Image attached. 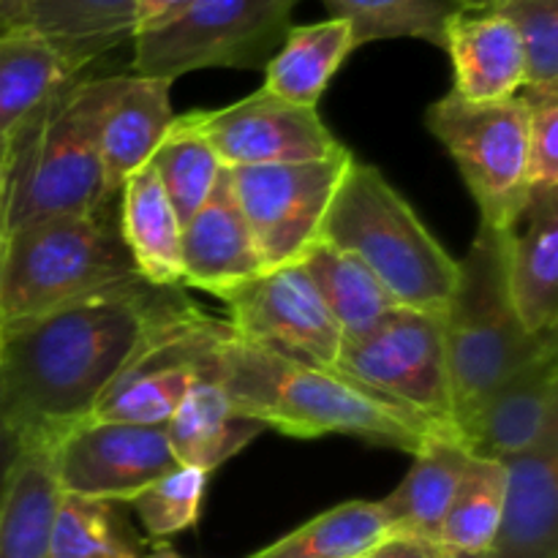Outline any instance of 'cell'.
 Segmentation results:
<instances>
[{
    "mask_svg": "<svg viewBox=\"0 0 558 558\" xmlns=\"http://www.w3.org/2000/svg\"><path fill=\"white\" fill-rule=\"evenodd\" d=\"M33 31V0H0V36Z\"/></svg>",
    "mask_w": 558,
    "mask_h": 558,
    "instance_id": "f35d334b",
    "label": "cell"
},
{
    "mask_svg": "<svg viewBox=\"0 0 558 558\" xmlns=\"http://www.w3.org/2000/svg\"><path fill=\"white\" fill-rule=\"evenodd\" d=\"M80 74L33 31L0 36V158L16 129Z\"/></svg>",
    "mask_w": 558,
    "mask_h": 558,
    "instance_id": "4316f807",
    "label": "cell"
},
{
    "mask_svg": "<svg viewBox=\"0 0 558 558\" xmlns=\"http://www.w3.org/2000/svg\"><path fill=\"white\" fill-rule=\"evenodd\" d=\"M558 425V352L532 365L499 387L466 430L474 456L510 461L545 439Z\"/></svg>",
    "mask_w": 558,
    "mask_h": 558,
    "instance_id": "e0dca14e",
    "label": "cell"
},
{
    "mask_svg": "<svg viewBox=\"0 0 558 558\" xmlns=\"http://www.w3.org/2000/svg\"><path fill=\"white\" fill-rule=\"evenodd\" d=\"M22 450V441L16 436L14 425L9 423L5 417V409L3 401H0V505H3V494H5V485H9V474L14 469L16 458H20Z\"/></svg>",
    "mask_w": 558,
    "mask_h": 558,
    "instance_id": "74e56055",
    "label": "cell"
},
{
    "mask_svg": "<svg viewBox=\"0 0 558 558\" xmlns=\"http://www.w3.org/2000/svg\"><path fill=\"white\" fill-rule=\"evenodd\" d=\"M123 505L60 494L47 558H142V543L120 512Z\"/></svg>",
    "mask_w": 558,
    "mask_h": 558,
    "instance_id": "4dcf8cb0",
    "label": "cell"
},
{
    "mask_svg": "<svg viewBox=\"0 0 558 558\" xmlns=\"http://www.w3.org/2000/svg\"><path fill=\"white\" fill-rule=\"evenodd\" d=\"M390 537L381 501H343L248 558H363Z\"/></svg>",
    "mask_w": 558,
    "mask_h": 558,
    "instance_id": "f1b7e54d",
    "label": "cell"
},
{
    "mask_svg": "<svg viewBox=\"0 0 558 558\" xmlns=\"http://www.w3.org/2000/svg\"><path fill=\"white\" fill-rule=\"evenodd\" d=\"M300 0H189L134 33L131 69L174 82L202 69H265L292 27Z\"/></svg>",
    "mask_w": 558,
    "mask_h": 558,
    "instance_id": "52a82bcc",
    "label": "cell"
},
{
    "mask_svg": "<svg viewBox=\"0 0 558 558\" xmlns=\"http://www.w3.org/2000/svg\"><path fill=\"white\" fill-rule=\"evenodd\" d=\"M363 558H371V554H368V556H363Z\"/></svg>",
    "mask_w": 558,
    "mask_h": 558,
    "instance_id": "f6af8a7d",
    "label": "cell"
},
{
    "mask_svg": "<svg viewBox=\"0 0 558 558\" xmlns=\"http://www.w3.org/2000/svg\"><path fill=\"white\" fill-rule=\"evenodd\" d=\"M60 494L129 505L158 477L180 466L167 425L82 423L52 447Z\"/></svg>",
    "mask_w": 558,
    "mask_h": 558,
    "instance_id": "4fadbf2b",
    "label": "cell"
},
{
    "mask_svg": "<svg viewBox=\"0 0 558 558\" xmlns=\"http://www.w3.org/2000/svg\"><path fill=\"white\" fill-rule=\"evenodd\" d=\"M185 3H189V0H136V31L167 20L174 11L183 9Z\"/></svg>",
    "mask_w": 558,
    "mask_h": 558,
    "instance_id": "ab89813d",
    "label": "cell"
},
{
    "mask_svg": "<svg viewBox=\"0 0 558 558\" xmlns=\"http://www.w3.org/2000/svg\"><path fill=\"white\" fill-rule=\"evenodd\" d=\"M172 82L123 74L101 123V167L109 194L156 156L174 123Z\"/></svg>",
    "mask_w": 558,
    "mask_h": 558,
    "instance_id": "ffe728a7",
    "label": "cell"
},
{
    "mask_svg": "<svg viewBox=\"0 0 558 558\" xmlns=\"http://www.w3.org/2000/svg\"><path fill=\"white\" fill-rule=\"evenodd\" d=\"M142 558H185V556H180L178 550L172 548V545H167V543H156V545H153L150 554H145Z\"/></svg>",
    "mask_w": 558,
    "mask_h": 558,
    "instance_id": "60d3db41",
    "label": "cell"
},
{
    "mask_svg": "<svg viewBox=\"0 0 558 558\" xmlns=\"http://www.w3.org/2000/svg\"><path fill=\"white\" fill-rule=\"evenodd\" d=\"M118 223L142 281L150 287H183V221L150 163L120 185Z\"/></svg>",
    "mask_w": 558,
    "mask_h": 558,
    "instance_id": "7402d4cb",
    "label": "cell"
},
{
    "mask_svg": "<svg viewBox=\"0 0 558 558\" xmlns=\"http://www.w3.org/2000/svg\"><path fill=\"white\" fill-rule=\"evenodd\" d=\"M412 456L414 461L401 485L379 499L390 521V534L441 543L447 510L474 452L469 450L463 436L436 430Z\"/></svg>",
    "mask_w": 558,
    "mask_h": 558,
    "instance_id": "44dd1931",
    "label": "cell"
},
{
    "mask_svg": "<svg viewBox=\"0 0 558 558\" xmlns=\"http://www.w3.org/2000/svg\"><path fill=\"white\" fill-rule=\"evenodd\" d=\"M505 281L518 319L532 336L558 332V189L529 191L501 229Z\"/></svg>",
    "mask_w": 558,
    "mask_h": 558,
    "instance_id": "9a60e30c",
    "label": "cell"
},
{
    "mask_svg": "<svg viewBox=\"0 0 558 558\" xmlns=\"http://www.w3.org/2000/svg\"><path fill=\"white\" fill-rule=\"evenodd\" d=\"M452 558H494L490 550H485V554H452Z\"/></svg>",
    "mask_w": 558,
    "mask_h": 558,
    "instance_id": "ee69618b",
    "label": "cell"
},
{
    "mask_svg": "<svg viewBox=\"0 0 558 558\" xmlns=\"http://www.w3.org/2000/svg\"><path fill=\"white\" fill-rule=\"evenodd\" d=\"M33 33L74 69L93 71L136 33V0H33Z\"/></svg>",
    "mask_w": 558,
    "mask_h": 558,
    "instance_id": "cb8c5ba5",
    "label": "cell"
},
{
    "mask_svg": "<svg viewBox=\"0 0 558 558\" xmlns=\"http://www.w3.org/2000/svg\"><path fill=\"white\" fill-rule=\"evenodd\" d=\"M134 281L142 278L120 238L118 196L82 216L33 223L3 240L0 330Z\"/></svg>",
    "mask_w": 558,
    "mask_h": 558,
    "instance_id": "8992f818",
    "label": "cell"
},
{
    "mask_svg": "<svg viewBox=\"0 0 558 558\" xmlns=\"http://www.w3.org/2000/svg\"><path fill=\"white\" fill-rule=\"evenodd\" d=\"M445 347L452 417L463 441L483 403L505 381L534 360L558 352V332L532 336L512 308L501 229L480 223L466 259H461L456 294L445 311Z\"/></svg>",
    "mask_w": 558,
    "mask_h": 558,
    "instance_id": "5b68a950",
    "label": "cell"
},
{
    "mask_svg": "<svg viewBox=\"0 0 558 558\" xmlns=\"http://www.w3.org/2000/svg\"><path fill=\"white\" fill-rule=\"evenodd\" d=\"M352 158V150H343L319 161L227 169L265 270L298 265L319 243Z\"/></svg>",
    "mask_w": 558,
    "mask_h": 558,
    "instance_id": "30bf717a",
    "label": "cell"
},
{
    "mask_svg": "<svg viewBox=\"0 0 558 558\" xmlns=\"http://www.w3.org/2000/svg\"><path fill=\"white\" fill-rule=\"evenodd\" d=\"M123 74L85 71L16 129L0 158L3 229L14 234L114 199L101 167V123Z\"/></svg>",
    "mask_w": 558,
    "mask_h": 558,
    "instance_id": "3957f363",
    "label": "cell"
},
{
    "mask_svg": "<svg viewBox=\"0 0 558 558\" xmlns=\"http://www.w3.org/2000/svg\"><path fill=\"white\" fill-rule=\"evenodd\" d=\"M322 240L363 262L398 305L445 316L461 262L374 163L352 158L322 227Z\"/></svg>",
    "mask_w": 558,
    "mask_h": 558,
    "instance_id": "277c9868",
    "label": "cell"
},
{
    "mask_svg": "<svg viewBox=\"0 0 558 558\" xmlns=\"http://www.w3.org/2000/svg\"><path fill=\"white\" fill-rule=\"evenodd\" d=\"M196 305L183 287L107 289L0 330V401L22 445L87 423L131 363Z\"/></svg>",
    "mask_w": 558,
    "mask_h": 558,
    "instance_id": "6da1fadb",
    "label": "cell"
},
{
    "mask_svg": "<svg viewBox=\"0 0 558 558\" xmlns=\"http://www.w3.org/2000/svg\"><path fill=\"white\" fill-rule=\"evenodd\" d=\"M354 49L352 27L343 20L292 25L278 52L267 60L262 87L283 101L316 109Z\"/></svg>",
    "mask_w": 558,
    "mask_h": 558,
    "instance_id": "484cf974",
    "label": "cell"
},
{
    "mask_svg": "<svg viewBox=\"0 0 558 558\" xmlns=\"http://www.w3.org/2000/svg\"><path fill=\"white\" fill-rule=\"evenodd\" d=\"M456 85L452 93L472 104L505 101L526 85V63L515 27L494 9H463L445 31Z\"/></svg>",
    "mask_w": 558,
    "mask_h": 558,
    "instance_id": "d6986e66",
    "label": "cell"
},
{
    "mask_svg": "<svg viewBox=\"0 0 558 558\" xmlns=\"http://www.w3.org/2000/svg\"><path fill=\"white\" fill-rule=\"evenodd\" d=\"M425 125L456 161L480 207V223L505 229L529 199V107L523 93L505 101L472 104L450 90L430 104Z\"/></svg>",
    "mask_w": 558,
    "mask_h": 558,
    "instance_id": "ba28073f",
    "label": "cell"
},
{
    "mask_svg": "<svg viewBox=\"0 0 558 558\" xmlns=\"http://www.w3.org/2000/svg\"><path fill=\"white\" fill-rule=\"evenodd\" d=\"M238 341L336 368L343 332L322 303L303 265L276 267L221 300Z\"/></svg>",
    "mask_w": 558,
    "mask_h": 558,
    "instance_id": "7c38bea8",
    "label": "cell"
},
{
    "mask_svg": "<svg viewBox=\"0 0 558 558\" xmlns=\"http://www.w3.org/2000/svg\"><path fill=\"white\" fill-rule=\"evenodd\" d=\"M507 494L494 558H558V425L537 447L501 461Z\"/></svg>",
    "mask_w": 558,
    "mask_h": 558,
    "instance_id": "ac0fdd59",
    "label": "cell"
},
{
    "mask_svg": "<svg viewBox=\"0 0 558 558\" xmlns=\"http://www.w3.org/2000/svg\"><path fill=\"white\" fill-rule=\"evenodd\" d=\"M322 303L330 311L343 338H357L379 325L390 311L401 308L390 292L376 281L374 272L354 256L319 240L300 259Z\"/></svg>",
    "mask_w": 558,
    "mask_h": 558,
    "instance_id": "83f0119b",
    "label": "cell"
},
{
    "mask_svg": "<svg viewBox=\"0 0 558 558\" xmlns=\"http://www.w3.org/2000/svg\"><path fill=\"white\" fill-rule=\"evenodd\" d=\"M210 376L240 412L292 439L354 436L371 445L417 452L436 434L412 412L338 368L303 363L234 336L218 349Z\"/></svg>",
    "mask_w": 558,
    "mask_h": 558,
    "instance_id": "7a4b0ae2",
    "label": "cell"
},
{
    "mask_svg": "<svg viewBox=\"0 0 558 558\" xmlns=\"http://www.w3.org/2000/svg\"><path fill=\"white\" fill-rule=\"evenodd\" d=\"M507 494V466L496 458L472 456L461 474L441 526L450 554H485L494 548Z\"/></svg>",
    "mask_w": 558,
    "mask_h": 558,
    "instance_id": "1f68e13d",
    "label": "cell"
},
{
    "mask_svg": "<svg viewBox=\"0 0 558 558\" xmlns=\"http://www.w3.org/2000/svg\"><path fill=\"white\" fill-rule=\"evenodd\" d=\"M461 3H466L469 9H485V5H490L494 0H461Z\"/></svg>",
    "mask_w": 558,
    "mask_h": 558,
    "instance_id": "7bdbcfd3",
    "label": "cell"
},
{
    "mask_svg": "<svg viewBox=\"0 0 558 558\" xmlns=\"http://www.w3.org/2000/svg\"><path fill=\"white\" fill-rule=\"evenodd\" d=\"M207 480L210 474L202 469L174 466L129 501L153 543H167L174 534L196 529L205 505Z\"/></svg>",
    "mask_w": 558,
    "mask_h": 558,
    "instance_id": "836d02e7",
    "label": "cell"
},
{
    "mask_svg": "<svg viewBox=\"0 0 558 558\" xmlns=\"http://www.w3.org/2000/svg\"><path fill=\"white\" fill-rule=\"evenodd\" d=\"M330 20L352 27L354 47L387 38H420L445 47V31L456 14L469 9L461 0H322Z\"/></svg>",
    "mask_w": 558,
    "mask_h": 558,
    "instance_id": "f546056e",
    "label": "cell"
},
{
    "mask_svg": "<svg viewBox=\"0 0 558 558\" xmlns=\"http://www.w3.org/2000/svg\"><path fill=\"white\" fill-rule=\"evenodd\" d=\"M52 447L41 441L22 445L0 505V558H47L60 501Z\"/></svg>",
    "mask_w": 558,
    "mask_h": 558,
    "instance_id": "d4e9b609",
    "label": "cell"
},
{
    "mask_svg": "<svg viewBox=\"0 0 558 558\" xmlns=\"http://www.w3.org/2000/svg\"><path fill=\"white\" fill-rule=\"evenodd\" d=\"M150 167L156 169L158 183L163 185V194L169 196L183 223L205 205L223 174L221 158L194 129L189 114L174 118L172 129L158 145L156 156L150 158Z\"/></svg>",
    "mask_w": 558,
    "mask_h": 558,
    "instance_id": "d6a6232c",
    "label": "cell"
},
{
    "mask_svg": "<svg viewBox=\"0 0 558 558\" xmlns=\"http://www.w3.org/2000/svg\"><path fill=\"white\" fill-rule=\"evenodd\" d=\"M371 558H452V554L441 543H428V539L390 534V537L371 554Z\"/></svg>",
    "mask_w": 558,
    "mask_h": 558,
    "instance_id": "8d00e7d4",
    "label": "cell"
},
{
    "mask_svg": "<svg viewBox=\"0 0 558 558\" xmlns=\"http://www.w3.org/2000/svg\"><path fill=\"white\" fill-rule=\"evenodd\" d=\"M180 259L183 287L202 289L218 300L265 272V262L234 199L227 169L205 205L183 223Z\"/></svg>",
    "mask_w": 558,
    "mask_h": 558,
    "instance_id": "2e32d148",
    "label": "cell"
},
{
    "mask_svg": "<svg viewBox=\"0 0 558 558\" xmlns=\"http://www.w3.org/2000/svg\"><path fill=\"white\" fill-rule=\"evenodd\" d=\"M529 107L526 180L529 191L558 189V87H523Z\"/></svg>",
    "mask_w": 558,
    "mask_h": 558,
    "instance_id": "d590c367",
    "label": "cell"
},
{
    "mask_svg": "<svg viewBox=\"0 0 558 558\" xmlns=\"http://www.w3.org/2000/svg\"><path fill=\"white\" fill-rule=\"evenodd\" d=\"M3 240H5V229H3V180H0V256H3Z\"/></svg>",
    "mask_w": 558,
    "mask_h": 558,
    "instance_id": "b9f144b4",
    "label": "cell"
},
{
    "mask_svg": "<svg viewBox=\"0 0 558 558\" xmlns=\"http://www.w3.org/2000/svg\"><path fill=\"white\" fill-rule=\"evenodd\" d=\"M265 425L240 412L213 376L196 381L167 420V436L180 466L213 474L221 463L238 456Z\"/></svg>",
    "mask_w": 558,
    "mask_h": 558,
    "instance_id": "603a6c76",
    "label": "cell"
},
{
    "mask_svg": "<svg viewBox=\"0 0 558 558\" xmlns=\"http://www.w3.org/2000/svg\"><path fill=\"white\" fill-rule=\"evenodd\" d=\"M494 9L515 27L526 63V85L558 87V0H494Z\"/></svg>",
    "mask_w": 558,
    "mask_h": 558,
    "instance_id": "e575fe53",
    "label": "cell"
},
{
    "mask_svg": "<svg viewBox=\"0 0 558 558\" xmlns=\"http://www.w3.org/2000/svg\"><path fill=\"white\" fill-rule=\"evenodd\" d=\"M189 120L221 158L223 169L319 161L349 150L327 129L319 109L289 104L265 87L229 107L189 112Z\"/></svg>",
    "mask_w": 558,
    "mask_h": 558,
    "instance_id": "5bb4252c",
    "label": "cell"
},
{
    "mask_svg": "<svg viewBox=\"0 0 558 558\" xmlns=\"http://www.w3.org/2000/svg\"><path fill=\"white\" fill-rule=\"evenodd\" d=\"M336 368L390 398L434 430L458 434L441 314L403 305L390 311L363 336L343 338Z\"/></svg>",
    "mask_w": 558,
    "mask_h": 558,
    "instance_id": "9c48e42d",
    "label": "cell"
},
{
    "mask_svg": "<svg viewBox=\"0 0 558 558\" xmlns=\"http://www.w3.org/2000/svg\"><path fill=\"white\" fill-rule=\"evenodd\" d=\"M232 336L223 319L196 305L150 343L93 409V423L167 425L191 387L210 376L221 343ZM87 420V423H90Z\"/></svg>",
    "mask_w": 558,
    "mask_h": 558,
    "instance_id": "8fae6325",
    "label": "cell"
}]
</instances>
